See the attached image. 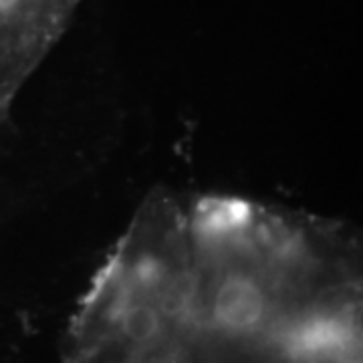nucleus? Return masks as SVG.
<instances>
[{
	"instance_id": "nucleus-1",
	"label": "nucleus",
	"mask_w": 363,
	"mask_h": 363,
	"mask_svg": "<svg viewBox=\"0 0 363 363\" xmlns=\"http://www.w3.org/2000/svg\"><path fill=\"white\" fill-rule=\"evenodd\" d=\"M67 26L25 0H0V121Z\"/></svg>"
},
{
	"instance_id": "nucleus-2",
	"label": "nucleus",
	"mask_w": 363,
	"mask_h": 363,
	"mask_svg": "<svg viewBox=\"0 0 363 363\" xmlns=\"http://www.w3.org/2000/svg\"><path fill=\"white\" fill-rule=\"evenodd\" d=\"M192 363H327L305 353L286 350H247V351H228L202 357Z\"/></svg>"
},
{
	"instance_id": "nucleus-3",
	"label": "nucleus",
	"mask_w": 363,
	"mask_h": 363,
	"mask_svg": "<svg viewBox=\"0 0 363 363\" xmlns=\"http://www.w3.org/2000/svg\"><path fill=\"white\" fill-rule=\"evenodd\" d=\"M65 2H71V4H77L79 6V2H81V0H65Z\"/></svg>"
}]
</instances>
